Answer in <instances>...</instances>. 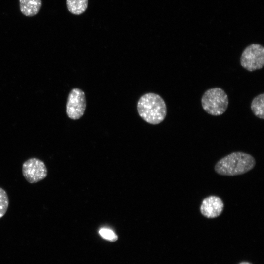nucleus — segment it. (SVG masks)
<instances>
[{
  "label": "nucleus",
  "mask_w": 264,
  "mask_h": 264,
  "mask_svg": "<svg viewBox=\"0 0 264 264\" xmlns=\"http://www.w3.org/2000/svg\"><path fill=\"white\" fill-rule=\"evenodd\" d=\"M255 164V159L251 155L242 152H234L220 159L214 169L220 175L234 176L248 172Z\"/></svg>",
  "instance_id": "f257e3e1"
},
{
  "label": "nucleus",
  "mask_w": 264,
  "mask_h": 264,
  "mask_svg": "<svg viewBox=\"0 0 264 264\" xmlns=\"http://www.w3.org/2000/svg\"><path fill=\"white\" fill-rule=\"evenodd\" d=\"M137 109L140 116L152 125L160 123L167 115V107L164 99L154 93L143 95L137 102Z\"/></svg>",
  "instance_id": "f03ea898"
},
{
  "label": "nucleus",
  "mask_w": 264,
  "mask_h": 264,
  "mask_svg": "<svg viewBox=\"0 0 264 264\" xmlns=\"http://www.w3.org/2000/svg\"><path fill=\"white\" fill-rule=\"evenodd\" d=\"M228 103L227 94L220 88L207 90L201 98L203 110L213 116H219L224 113L228 108Z\"/></svg>",
  "instance_id": "7ed1b4c3"
},
{
  "label": "nucleus",
  "mask_w": 264,
  "mask_h": 264,
  "mask_svg": "<svg viewBox=\"0 0 264 264\" xmlns=\"http://www.w3.org/2000/svg\"><path fill=\"white\" fill-rule=\"evenodd\" d=\"M240 64L250 72L262 69L264 65V47L258 44L247 46L241 56Z\"/></svg>",
  "instance_id": "20e7f679"
},
{
  "label": "nucleus",
  "mask_w": 264,
  "mask_h": 264,
  "mask_svg": "<svg viewBox=\"0 0 264 264\" xmlns=\"http://www.w3.org/2000/svg\"><path fill=\"white\" fill-rule=\"evenodd\" d=\"M22 172L25 179L31 184L44 179L48 173L44 163L37 158H31L25 161L22 165Z\"/></svg>",
  "instance_id": "39448f33"
},
{
  "label": "nucleus",
  "mask_w": 264,
  "mask_h": 264,
  "mask_svg": "<svg viewBox=\"0 0 264 264\" xmlns=\"http://www.w3.org/2000/svg\"><path fill=\"white\" fill-rule=\"evenodd\" d=\"M86 107L84 92L78 88H73L69 93L66 104V113L73 120L80 119L84 114Z\"/></svg>",
  "instance_id": "423d86ee"
},
{
  "label": "nucleus",
  "mask_w": 264,
  "mask_h": 264,
  "mask_svg": "<svg viewBox=\"0 0 264 264\" xmlns=\"http://www.w3.org/2000/svg\"><path fill=\"white\" fill-rule=\"evenodd\" d=\"M224 209V203L222 199L216 196H209L202 201L200 210L203 216L207 218H215L219 217Z\"/></svg>",
  "instance_id": "0eeeda50"
},
{
  "label": "nucleus",
  "mask_w": 264,
  "mask_h": 264,
  "mask_svg": "<svg viewBox=\"0 0 264 264\" xmlns=\"http://www.w3.org/2000/svg\"><path fill=\"white\" fill-rule=\"evenodd\" d=\"M41 6V0H19L20 10L26 16L32 17L37 14Z\"/></svg>",
  "instance_id": "6e6552de"
},
{
  "label": "nucleus",
  "mask_w": 264,
  "mask_h": 264,
  "mask_svg": "<svg viewBox=\"0 0 264 264\" xmlns=\"http://www.w3.org/2000/svg\"><path fill=\"white\" fill-rule=\"evenodd\" d=\"M68 11L74 15H80L87 8L88 0H66Z\"/></svg>",
  "instance_id": "1a4fd4ad"
},
{
  "label": "nucleus",
  "mask_w": 264,
  "mask_h": 264,
  "mask_svg": "<svg viewBox=\"0 0 264 264\" xmlns=\"http://www.w3.org/2000/svg\"><path fill=\"white\" fill-rule=\"evenodd\" d=\"M264 93L255 97L251 104V109L254 114L259 118H264Z\"/></svg>",
  "instance_id": "9d476101"
},
{
  "label": "nucleus",
  "mask_w": 264,
  "mask_h": 264,
  "mask_svg": "<svg viewBox=\"0 0 264 264\" xmlns=\"http://www.w3.org/2000/svg\"><path fill=\"white\" fill-rule=\"evenodd\" d=\"M9 206V198L6 192L0 187V219L6 213Z\"/></svg>",
  "instance_id": "9b49d317"
},
{
  "label": "nucleus",
  "mask_w": 264,
  "mask_h": 264,
  "mask_svg": "<svg viewBox=\"0 0 264 264\" xmlns=\"http://www.w3.org/2000/svg\"><path fill=\"white\" fill-rule=\"evenodd\" d=\"M99 233L103 239L110 242H115L118 239L116 234L112 230L107 228H101Z\"/></svg>",
  "instance_id": "f8f14e48"
},
{
  "label": "nucleus",
  "mask_w": 264,
  "mask_h": 264,
  "mask_svg": "<svg viewBox=\"0 0 264 264\" xmlns=\"http://www.w3.org/2000/svg\"><path fill=\"white\" fill-rule=\"evenodd\" d=\"M239 264H251L248 262H242L240 263Z\"/></svg>",
  "instance_id": "ddd939ff"
}]
</instances>
